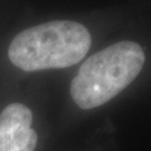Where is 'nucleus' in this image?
<instances>
[{
  "label": "nucleus",
  "mask_w": 151,
  "mask_h": 151,
  "mask_svg": "<svg viewBox=\"0 0 151 151\" xmlns=\"http://www.w3.org/2000/svg\"><path fill=\"white\" fill-rule=\"evenodd\" d=\"M145 64L139 44L123 40L87 58L70 83V95L84 110L109 102L134 80Z\"/></svg>",
  "instance_id": "2"
},
{
  "label": "nucleus",
  "mask_w": 151,
  "mask_h": 151,
  "mask_svg": "<svg viewBox=\"0 0 151 151\" xmlns=\"http://www.w3.org/2000/svg\"><path fill=\"white\" fill-rule=\"evenodd\" d=\"M32 111L20 103L7 105L0 114V151H35L37 133Z\"/></svg>",
  "instance_id": "3"
},
{
  "label": "nucleus",
  "mask_w": 151,
  "mask_h": 151,
  "mask_svg": "<svg viewBox=\"0 0 151 151\" xmlns=\"http://www.w3.org/2000/svg\"><path fill=\"white\" fill-rule=\"evenodd\" d=\"M91 47V35L82 24L55 20L34 26L12 39L8 56L26 72L65 68L77 64Z\"/></svg>",
  "instance_id": "1"
}]
</instances>
